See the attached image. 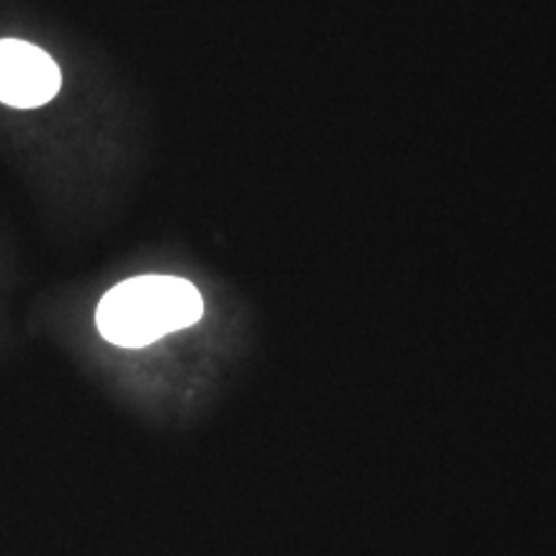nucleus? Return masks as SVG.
<instances>
[{"instance_id":"f257e3e1","label":"nucleus","mask_w":556,"mask_h":556,"mask_svg":"<svg viewBox=\"0 0 556 556\" xmlns=\"http://www.w3.org/2000/svg\"><path fill=\"white\" fill-rule=\"evenodd\" d=\"M204 299L191 281L178 276H135L103 294L96 328L119 348H148L170 332L197 325Z\"/></svg>"},{"instance_id":"f03ea898","label":"nucleus","mask_w":556,"mask_h":556,"mask_svg":"<svg viewBox=\"0 0 556 556\" xmlns=\"http://www.w3.org/2000/svg\"><path fill=\"white\" fill-rule=\"evenodd\" d=\"M58 62L41 47L21 39H0V103L39 109L60 93Z\"/></svg>"}]
</instances>
